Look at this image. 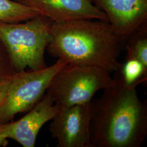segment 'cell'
<instances>
[{
	"label": "cell",
	"instance_id": "6da1fadb",
	"mask_svg": "<svg viewBox=\"0 0 147 147\" xmlns=\"http://www.w3.org/2000/svg\"><path fill=\"white\" fill-rule=\"evenodd\" d=\"M100 98L90 102L92 147H140L147 135V101L137 84L127 86L117 75Z\"/></svg>",
	"mask_w": 147,
	"mask_h": 147
},
{
	"label": "cell",
	"instance_id": "7a4b0ae2",
	"mask_svg": "<svg viewBox=\"0 0 147 147\" xmlns=\"http://www.w3.org/2000/svg\"><path fill=\"white\" fill-rule=\"evenodd\" d=\"M121 42L108 21L53 22L47 50L68 64L98 67L111 73L121 66Z\"/></svg>",
	"mask_w": 147,
	"mask_h": 147
},
{
	"label": "cell",
	"instance_id": "3957f363",
	"mask_svg": "<svg viewBox=\"0 0 147 147\" xmlns=\"http://www.w3.org/2000/svg\"><path fill=\"white\" fill-rule=\"evenodd\" d=\"M53 22L41 15L24 22H0V40L9 53L16 72L47 67L44 55Z\"/></svg>",
	"mask_w": 147,
	"mask_h": 147
},
{
	"label": "cell",
	"instance_id": "277c9868",
	"mask_svg": "<svg viewBox=\"0 0 147 147\" xmlns=\"http://www.w3.org/2000/svg\"><path fill=\"white\" fill-rule=\"evenodd\" d=\"M110 73L98 67L67 64L54 75L47 93L59 106L91 102L96 93L113 84Z\"/></svg>",
	"mask_w": 147,
	"mask_h": 147
},
{
	"label": "cell",
	"instance_id": "5b68a950",
	"mask_svg": "<svg viewBox=\"0 0 147 147\" xmlns=\"http://www.w3.org/2000/svg\"><path fill=\"white\" fill-rule=\"evenodd\" d=\"M67 64L58 59L42 70H24L11 75L7 95L0 105V124L9 122L16 115L32 109L45 94L54 75Z\"/></svg>",
	"mask_w": 147,
	"mask_h": 147
},
{
	"label": "cell",
	"instance_id": "8992f818",
	"mask_svg": "<svg viewBox=\"0 0 147 147\" xmlns=\"http://www.w3.org/2000/svg\"><path fill=\"white\" fill-rule=\"evenodd\" d=\"M50 131L59 147H92L90 136V102L59 106Z\"/></svg>",
	"mask_w": 147,
	"mask_h": 147
},
{
	"label": "cell",
	"instance_id": "52a82bcc",
	"mask_svg": "<svg viewBox=\"0 0 147 147\" xmlns=\"http://www.w3.org/2000/svg\"><path fill=\"white\" fill-rule=\"evenodd\" d=\"M59 108V106L46 93L20 119L0 124V135L14 140L24 147H34L41 128L53 119Z\"/></svg>",
	"mask_w": 147,
	"mask_h": 147
},
{
	"label": "cell",
	"instance_id": "ba28073f",
	"mask_svg": "<svg viewBox=\"0 0 147 147\" xmlns=\"http://www.w3.org/2000/svg\"><path fill=\"white\" fill-rule=\"evenodd\" d=\"M105 13L121 42L146 23L147 0H91Z\"/></svg>",
	"mask_w": 147,
	"mask_h": 147
},
{
	"label": "cell",
	"instance_id": "9c48e42d",
	"mask_svg": "<svg viewBox=\"0 0 147 147\" xmlns=\"http://www.w3.org/2000/svg\"><path fill=\"white\" fill-rule=\"evenodd\" d=\"M53 22L78 20L107 21L105 13L91 0H16Z\"/></svg>",
	"mask_w": 147,
	"mask_h": 147
},
{
	"label": "cell",
	"instance_id": "30bf717a",
	"mask_svg": "<svg viewBox=\"0 0 147 147\" xmlns=\"http://www.w3.org/2000/svg\"><path fill=\"white\" fill-rule=\"evenodd\" d=\"M40 15L37 11L16 0H0V22L18 23Z\"/></svg>",
	"mask_w": 147,
	"mask_h": 147
},
{
	"label": "cell",
	"instance_id": "8fae6325",
	"mask_svg": "<svg viewBox=\"0 0 147 147\" xmlns=\"http://www.w3.org/2000/svg\"><path fill=\"white\" fill-rule=\"evenodd\" d=\"M116 73V75L127 86L147 82V69L140 62L134 58H126L125 62L121 64Z\"/></svg>",
	"mask_w": 147,
	"mask_h": 147
},
{
	"label": "cell",
	"instance_id": "7c38bea8",
	"mask_svg": "<svg viewBox=\"0 0 147 147\" xmlns=\"http://www.w3.org/2000/svg\"><path fill=\"white\" fill-rule=\"evenodd\" d=\"M127 45L126 58H134L147 69V34L145 24L134 32Z\"/></svg>",
	"mask_w": 147,
	"mask_h": 147
},
{
	"label": "cell",
	"instance_id": "4fadbf2b",
	"mask_svg": "<svg viewBox=\"0 0 147 147\" xmlns=\"http://www.w3.org/2000/svg\"><path fill=\"white\" fill-rule=\"evenodd\" d=\"M9 53L0 40V81L16 73Z\"/></svg>",
	"mask_w": 147,
	"mask_h": 147
},
{
	"label": "cell",
	"instance_id": "5bb4252c",
	"mask_svg": "<svg viewBox=\"0 0 147 147\" xmlns=\"http://www.w3.org/2000/svg\"><path fill=\"white\" fill-rule=\"evenodd\" d=\"M7 139L3 135H0V147H5L8 144V141Z\"/></svg>",
	"mask_w": 147,
	"mask_h": 147
}]
</instances>
